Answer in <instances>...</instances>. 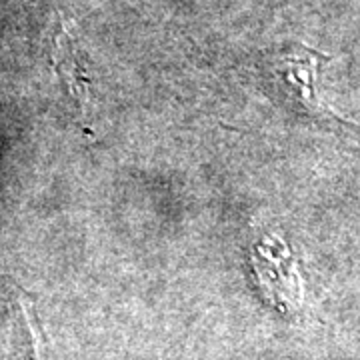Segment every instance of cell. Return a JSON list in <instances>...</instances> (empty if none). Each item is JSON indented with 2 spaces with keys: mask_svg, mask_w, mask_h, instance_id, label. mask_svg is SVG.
I'll return each instance as SVG.
<instances>
[{
  "mask_svg": "<svg viewBox=\"0 0 360 360\" xmlns=\"http://www.w3.org/2000/svg\"><path fill=\"white\" fill-rule=\"evenodd\" d=\"M252 264L260 288L272 307L283 312H296L304 300V283L298 258L278 236H269L252 250Z\"/></svg>",
  "mask_w": 360,
  "mask_h": 360,
  "instance_id": "6da1fadb",
  "label": "cell"
},
{
  "mask_svg": "<svg viewBox=\"0 0 360 360\" xmlns=\"http://www.w3.org/2000/svg\"><path fill=\"white\" fill-rule=\"evenodd\" d=\"M330 56L321 51H314L304 44L290 46L272 60V72L283 82V86L296 103L300 104L307 112L321 118L340 120L347 124H354L350 118L338 115L328 104H324L319 90L321 68Z\"/></svg>",
  "mask_w": 360,
  "mask_h": 360,
  "instance_id": "7a4b0ae2",
  "label": "cell"
},
{
  "mask_svg": "<svg viewBox=\"0 0 360 360\" xmlns=\"http://www.w3.org/2000/svg\"><path fill=\"white\" fill-rule=\"evenodd\" d=\"M52 68L56 70V75L65 82L66 92L70 94V98L78 106L80 115L84 116L89 112L90 106V89H92V80H90L86 65L82 60L80 49L77 46V40L72 39L68 25L65 18H60V25L54 32L51 51Z\"/></svg>",
  "mask_w": 360,
  "mask_h": 360,
  "instance_id": "3957f363",
  "label": "cell"
}]
</instances>
